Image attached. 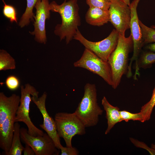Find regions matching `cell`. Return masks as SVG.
Listing matches in <instances>:
<instances>
[{"instance_id": "29", "label": "cell", "mask_w": 155, "mask_h": 155, "mask_svg": "<svg viewBox=\"0 0 155 155\" xmlns=\"http://www.w3.org/2000/svg\"><path fill=\"white\" fill-rule=\"evenodd\" d=\"M24 155H34L35 154L34 151L32 148L27 144H25V146L23 151Z\"/></svg>"}, {"instance_id": "8", "label": "cell", "mask_w": 155, "mask_h": 155, "mask_svg": "<svg viewBox=\"0 0 155 155\" xmlns=\"http://www.w3.org/2000/svg\"><path fill=\"white\" fill-rule=\"evenodd\" d=\"M119 36L118 32L113 29L104 39L98 42H92L86 38L78 29L73 39L78 41L85 48L93 52L103 60L107 61L109 57L117 46Z\"/></svg>"}, {"instance_id": "33", "label": "cell", "mask_w": 155, "mask_h": 155, "mask_svg": "<svg viewBox=\"0 0 155 155\" xmlns=\"http://www.w3.org/2000/svg\"><path fill=\"white\" fill-rule=\"evenodd\" d=\"M151 27L155 29V25H152L151 26Z\"/></svg>"}, {"instance_id": "6", "label": "cell", "mask_w": 155, "mask_h": 155, "mask_svg": "<svg viewBox=\"0 0 155 155\" xmlns=\"http://www.w3.org/2000/svg\"><path fill=\"white\" fill-rule=\"evenodd\" d=\"M25 86L24 87L21 86L20 102L16 113L15 122L24 123L27 127L28 133L31 135H43L44 132L34 125L29 116L30 104L32 100L31 96L38 97V92L29 84Z\"/></svg>"}, {"instance_id": "25", "label": "cell", "mask_w": 155, "mask_h": 155, "mask_svg": "<svg viewBox=\"0 0 155 155\" xmlns=\"http://www.w3.org/2000/svg\"><path fill=\"white\" fill-rule=\"evenodd\" d=\"M89 7L99 8L104 10H108L111 2L108 0H86Z\"/></svg>"}, {"instance_id": "23", "label": "cell", "mask_w": 155, "mask_h": 155, "mask_svg": "<svg viewBox=\"0 0 155 155\" xmlns=\"http://www.w3.org/2000/svg\"><path fill=\"white\" fill-rule=\"evenodd\" d=\"M120 114L122 121L128 122L131 120L133 121H138L142 122V116L140 112L137 113H133L125 110L120 111Z\"/></svg>"}, {"instance_id": "34", "label": "cell", "mask_w": 155, "mask_h": 155, "mask_svg": "<svg viewBox=\"0 0 155 155\" xmlns=\"http://www.w3.org/2000/svg\"><path fill=\"white\" fill-rule=\"evenodd\" d=\"M109 1H110L111 2V1H113V0H108Z\"/></svg>"}, {"instance_id": "7", "label": "cell", "mask_w": 155, "mask_h": 155, "mask_svg": "<svg viewBox=\"0 0 155 155\" xmlns=\"http://www.w3.org/2000/svg\"><path fill=\"white\" fill-rule=\"evenodd\" d=\"M74 66L86 69L96 74L112 87L113 83L110 66L90 50L85 48L80 59L73 63Z\"/></svg>"}, {"instance_id": "11", "label": "cell", "mask_w": 155, "mask_h": 155, "mask_svg": "<svg viewBox=\"0 0 155 155\" xmlns=\"http://www.w3.org/2000/svg\"><path fill=\"white\" fill-rule=\"evenodd\" d=\"M49 0H38L35 8L36 15L34 16V30L30 34L35 36V40L38 43L45 44L46 41L45 21L50 17Z\"/></svg>"}, {"instance_id": "1", "label": "cell", "mask_w": 155, "mask_h": 155, "mask_svg": "<svg viewBox=\"0 0 155 155\" xmlns=\"http://www.w3.org/2000/svg\"><path fill=\"white\" fill-rule=\"evenodd\" d=\"M78 2V0L67 1L65 0L61 4L58 5L53 1L49 4L50 11L58 13L61 19V24H57L55 28L54 34L59 36L61 40L65 39L67 44L73 39L81 25Z\"/></svg>"}, {"instance_id": "21", "label": "cell", "mask_w": 155, "mask_h": 155, "mask_svg": "<svg viewBox=\"0 0 155 155\" xmlns=\"http://www.w3.org/2000/svg\"><path fill=\"white\" fill-rule=\"evenodd\" d=\"M155 106V86L150 100L142 106L140 112L142 116V122L150 120L153 108Z\"/></svg>"}, {"instance_id": "30", "label": "cell", "mask_w": 155, "mask_h": 155, "mask_svg": "<svg viewBox=\"0 0 155 155\" xmlns=\"http://www.w3.org/2000/svg\"><path fill=\"white\" fill-rule=\"evenodd\" d=\"M145 49L147 50L155 52V42L148 44L145 46Z\"/></svg>"}, {"instance_id": "14", "label": "cell", "mask_w": 155, "mask_h": 155, "mask_svg": "<svg viewBox=\"0 0 155 155\" xmlns=\"http://www.w3.org/2000/svg\"><path fill=\"white\" fill-rule=\"evenodd\" d=\"M16 115L7 118L0 126V148L5 154L9 150L13 137Z\"/></svg>"}, {"instance_id": "27", "label": "cell", "mask_w": 155, "mask_h": 155, "mask_svg": "<svg viewBox=\"0 0 155 155\" xmlns=\"http://www.w3.org/2000/svg\"><path fill=\"white\" fill-rule=\"evenodd\" d=\"M61 155H78L79 152L74 147H63L62 145L60 147Z\"/></svg>"}, {"instance_id": "31", "label": "cell", "mask_w": 155, "mask_h": 155, "mask_svg": "<svg viewBox=\"0 0 155 155\" xmlns=\"http://www.w3.org/2000/svg\"><path fill=\"white\" fill-rule=\"evenodd\" d=\"M123 1L125 3L127 4L129 6H130L131 3H130V0H121Z\"/></svg>"}, {"instance_id": "22", "label": "cell", "mask_w": 155, "mask_h": 155, "mask_svg": "<svg viewBox=\"0 0 155 155\" xmlns=\"http://www.w3.org/2000/svg\"><path fill=\"white\" fill-rule=\"evenodd\" d=\"M139 23L142 30L144 44L155 42V29L146 26L140 20Z\"/></svg>"}, {"instance_id": "20", "label": "cell", "mask_w": 155, "mask_h": 155, "mask_svg": "<svg viewBox=\"0 0 155 155\" xmlns=\"http://www.w3.org/2000/svg\"><path fill=\"white\" fill-rule=\"evenodd\" d=\"M14 59L6 51L0 50V70L5 71L16 69Z\"/></svg>"}, {"instance_id": "4", "label": "cell", "mask_w": 155, "mask_h": 155, "mask_svg": "<svg viewBox=\"0 0 155 155\" xmlns=\"http://www.w3.org/2000/svg\"><path fill=\"white\" fill-rule=\"evenodd\" d=\"M54 119L58 135L64 139L67 147L72 146L71 141L74 136L86 133V127L74 112L57 113Z\"/></svg>"}, {"instance_id": "19", "label": "cell", "mask_w": 155, "mask_h": 155, "mask_svg": "<svg viewBox=\"0 0 155 155\" xmlns=\"http://www.w3.org/2000/svg\"><path fill=\"white\" fill-rule=\"evenodd\" d=\"M147 50L143 51L139 56L137 64L140 69L149 68L155 63V52Z\"/></svg>"}, {"instance_id": "12", "label": "cell", "mask_w": 155, "mask_h": 155, "mask_svg": "<svg viewBox=\"0 0 155 155\" xmlns=\"http://www.w3.org/2000/svg\"><path fill=\"white\" fill-rule=\"evenodd\" d=\"M46 93L44 92L40 98L32 96L31 99L41 113L43 119L42 124L40 127L44 130L54 141L57 148L60 150L62 145L56 129L54 119L50 117L46 109L45 105L47 97Z\"/></svg>"}, {"instance_id": "5", "label": "cell", "mask_w": 155, "mask_h": 155, "mask_svg": "<svg viewBox=\"0 0 155 155\" xmlns=\"http://www.w3.org/2000/svg\"><path fill=\"white\" fill-rule=\"evenodd\" d=\"M140 0H133L129 6L131 12L130 28L131 30L130 34L132 36L133 41V51L132 56L130 59L126 75L128 78H130L132 76V65L133 62L135 61V71L133 76L135 80H137V77H140V75L139 72L140 69L138 66L137 63L142 47L144 45L142 30L139 24L137 12V7Z\"/></svg>"}, {"instance_id": "32", "label": "cell", "mask_w": 155, "mask_h": 155, "mask_svg": "<svg viewBox=\"0 0 155 155\" xmlns=\"http://www.w3.org/2000/svg\"><path fill=\"white\" fill-rule=\"evenodd\" d=\"M151 148L155 150V143L154 144H152L151 145Z\"/></svg>"}, {"instance_id": "18", "label": "cell", "mask_w": 155, "mask_h": 155, "mask_svg": "<svg viewBox=\"0 0 155 155\" xmlns=\"http://www.w3.org/2000/svg\"><path fill=\"white\" fill-rule=\"evenodd\" d=\"M38 0H26L27 6L26 10L22 15L18 23L19 26L23 28L28 25L30 20H34L33 9Z\"/></svg>"}, {"instance_id": "26", "label": "cell", "mask_w": 155, "mask_h": 155, "mask_svg": "<svg viewBox=\"0 0 155 155\" xmlns=\"http://www.w3.org/2000/svg\"><path fill=\"white\" fill-rule=\"evenodd\" d=\"M7 88L12 91L17 90L20 85V81L19 79L13 75H10L6 78L5 81Z\"/></svg>"}, {"instance_id": "17", "label": "cell", "mask_w": 155, "mask_h": 155, "mask_svg": "<svg viewBox=\"0 0 155 155\" xmlns=\"http://www.w3.org/2000/svg\"><path fill=\"white\" fill-rule=\"evenodd\" d=\"M20 125L18 122L14 124L13 137L11 145L9 151L5 154L6 155H21L24 147L21 142L20 133Z\"/></svg>"}, {"instance_id": "15", "label": "cell", "mask_w": 155, "mask_h": 155, "mask_svg": "<svg viewBox=\"0 0 155 155\" xmlns=\"http://www.w3.org/2000/svg\"><path fill=\"white\" fill-rule=\"evenodd\" d=\"M101 104L105 111L107 120V127L105 132L106 135L117 123L123 121L120 116V108L110 104L106 97H103Z\"/></svg>"}, {"instance_id": "28", "label": "cell", "mask_w": 155, "mask_h": 155, "mask_svg": "<svg viewBox=\"0 0 155 155\" xmlns=\"http://www.w3.org/2000/svg\"><path fill=\"white\" fill-rule=\"evenodd\" d=\"M130 139L131 142L137 147L144 148L148 151L151 154L155 155V150L151 148H148L147 145L143 142H141L142 144L140 142L133 138H130Z\"/></svg>"}, {"instance_id": "13", "label": "cell", "mask_w": 155, "mask_h": 155, "mask_svg": "<svg viewBox=\"0 0 155 155\" xmlns=\"http://www.w3.org/2000/svg\"><path fill=\"white\" fill-rule=\"evenodd\" d=\"M20 99V97L15 94L7 97L0 93V126L7 118L16 115Z\"/></svg>"}, {"instance_id": "2", "label": "cell", "mask_w": 155, "mask_h": 155, "mask_svg": "<svg viewBox=\"0 0 155 155\" xmlns=\"http://www.w3.org/2000/svg\"><path fill=\"white\" fill-rule=\"evenodd\" d=\"M131 34L127 37L119 34L117 46L109 57L107 61L111 67L114 89L119 85L124 75L128 71L129 55L133 48Z\"/></svg>"}, {"instance_id": "10", "label": "cell", "mask_w": 155, "mask_h": 155, "mask_svg": "<svg viewBox=\"0 0 155 155\" xmlns=\"http://www.w3.org/2000/svg\"><path fill=\"white\" fill-rule=\"evenodd\" d=\"M110 21L119 34L125 35L130 28L131 12L129 6L121 0L111 1L108 9Z\"/></svg>"}, {"instance_id": "3", "label": "cell", "mask_w": 155, "mask_h": 155, "mask_svg": "<svg viewBox=\"0 0 155 155\" xmlns=\"http://www.w3.org/2000/svg\"><path fill=\"white\" fill-rule=\"evenodd\" d=\"M97 100L96 85L87 83L84 86L83 96L74 112L86 127L96 126L103 113Z\"/></svg>"}, {"instance_id": "24", "label": "cell", "mask_w": 155, "mask_h": 155, "mask_svg": "<svg viewBox=\"0 0 155 155\" xmlns=\"http://www.w3.org/2000/svg\"><path fill=\"white\" fill-rule=\"evenodd\" d=\"M3 11L4 15L9 19L11 22L17 23L16 11L13 6L4 3Z\"/></svg>"}, {"instance_id": "9", "label": "cell", "mask_w": 155, "mask_h": 155, "mask_svg": "<svg viewBox=\"0 0 155 155\" xmlns=\"http://www.w3.org/2000/svg\"><path fill=\"white\" fill-rule=\"evenodd\" d=\"M21 139L33 150L36 155H59L60 150L58 149L51 137L46 133L42 136H34L29 134L28 129L20 128Z\"/></svg>"}, {"instance_id": "16", "label": "cell", "mask_w": 155, "mask_h": 155, "mask_svg": "<svg viewBox=\"0 0 155 155\" xmlns=\"http://www.w3.org/2000/svg\"><path fill=\"white\" fill-rule=\"evenodd\" d=\"M86 22L94 26H100L110 21L108 10L94 7H89L85 16Z\"/></svg>"}]
</instances>
